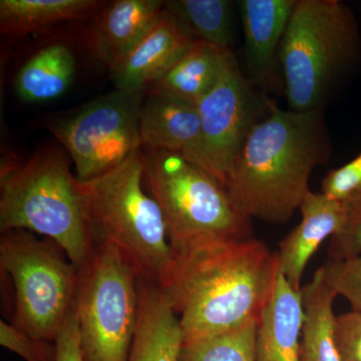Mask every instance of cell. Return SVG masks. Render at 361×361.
<instances>
[{"instance_id": "obj_1", "label": "cell", "mask_w": 361, "mask_h": 361, "mask_svg": "<svg viewBox=\"0 0 361 361\" xmlns=\"http://www.w3.org/2000/svg\"><path fill=\"white\" fill-rule=\"evenodd\" d=\"M166 294L179 316L184 345L259 322L276 279L278 262L260 240H228L176 257Z\"/></svg>"}, {"instance_id": "obj_2", "label": "cell", "mask_w": 361, "mask_h": 361, "mask_svg": "<svg viewBox=\"0 0 361 361\" xmlns=\"http://www.w3.org/2000/svg\"><path fill=\"white\" fill-rule=\"evenodd\" d=\"M268 115L252 128L226 189L250 219L283 224L310 193L313 170L330 155L322 110H282L267 104Z\"/></svg>"}, {"instance_id": "obj_3", "label": "cell", "mask_w": 361, "mask_h": 361, "mask_svg": "<svg viewBox=\"0 0 361 361\" xmlns=\"http://www.w3.org/2000/svg\"><path fill=\"white\" fill-rule=\"evenodd\" d=\"M58 145L25 163L4 164L0 175V232L27 230L51 239L78 269L96 243L84 183Z\"/></svg>"}, {"instance_id": "obj_4", "label": "cell", "mask_w": 361, "mask_h": 361, "mask_svg": "<svg viewBox=\"0 0 361 361\" xmlns=\"http://www.w3.org/2000/svg\"><path fill=\"white\" fill-rule=\"evenodd\" d=\"M142 148L101 177L84 183L96 239L121 252L142 281L167 290L177 261L160 206L142 189Z\"/></svg>"}, {"instance_id": "obj_5", "label": "cell", "mask_w": 361, "mask_h": 361, "mask_svg": "<svg viewBox=\"0 0 361 361\" xmlns=\"http://www.w3.org/2000/svg\"><path fill=\"white\" fill-rule=\"evenodd\" d=\"M142 160L175 257L207 244L253 237L250 218L203 169L164 149L142 148Z\"/></svg>"}, {"instance_id": "obj_6", "label": "cell", "mask_w": 361, "mask_h": 361, "mask_svg": "<svg viewBox=\"0 0 361 361\" xmlns=\"http://www.w3.org/2000/svg\"><path fill=\"white\" fill-rule=\"evenodd\" d=\"M360 30L338 0H297L280 45L285 94L292 111L320 110L336 78L355 59Z\"/></svg>"}, {"instance_id": "obj_7", "label": "cell", "mask_w": 361, "mask_h": 361, "mask_svg": "<svg viewBox=\"0 0 361 361\" xmlns=\"http://www.w3.org/2000/svg\"><path fill=\"white\" fill-rule=\"evenodd\" d=\"M0 269L13 284L11 323L35 338L56 342L75 311L77 266L51 239L13 229L0 236Z\"/></svg>"}, {"instance_id": "obj_8", "label": "cell", "mask_w": 361, "mask_h": 361, "mask_svg": "<svg viewBox=\"0 0 361 361\" xmlns=\"http://www.w3.org/2000/svg\"><path fill=\"white\" fill-rule=\"evenodd\" d=\"M75 316L84 361H127L137 329L139 277L121 252L96 239L80 268Z\"/></svg>"}, {"instance_id": "obj_9", "label": "cell", "mask_w": 361, "mask_h": 361, "mask_svg": "<svg viewBox=\"0 0 361 361\" xmlns=\"http://www.w3.org/2000/svg\"><path fill=\"white\" fill-rule=\"evenodd\" d=\"M147 92L116 90L45 123L80 182L106 174L142 148L140 113Z\"/></svg>"}, {"instance_id": "obj_10", "label": "cell", "mask_w": 361, "mask_h": 361, "mask_svg": "<svg viewBox=\"0 0 361 361\" xmlns=\"http://www.w3.org/2000/svg\"><path fill=\"white\" fill-rule=\"evenodd\" d=\"M197 109L200 134L184 158L226 187L240 152L258 122L257 99L232 51L226 58L217 84Z\"/></svg>"}, {"instance_id": "obj_11", "label": "cell", "mask_w": 361, "mask_h": 361, "mask_svg": "<svg viewBox=\"0 0 361 361\" xmlns=\"http://www.w3.org/2000/svg\"><path fill=\"white\" fill-rule=\"evenodd\" d=\"M164 9L152 32L118 65L111 68L116 90L123 92L148 90L196 44Z\"/></svg>"}, {"instance_id": "obj_12", "label": "cell", "mask_w": 361, "mask_h": 361, "mask_svg": "<svg viewBox=\"0 0 361 361\" xmlns=\"http://www.w3.org/2000/svg\"><path fill=\"white\" fill-rule=\"evenodd\" d=\"M299 210L301 222L280 242L279 251L275 253L280 272L297 291L302 287L306 265L322 242L336 234L345 213L342 202L311 191Z\"/></svg>"}, {"instance_id": "obj_13", "label": "cell", "mask_w": 361, "mask_h": 361, "mask_svg": "<svg viewBox=\"0 0 361 361\" xmlns=\"http://www.w3.org/2000/svg\"><path fill=\"white\" fill-rule=\"evenodd\" d=\"M164 9L165 1L161 0H115L99 9L94 49L110 70L152 32Z\"/></svg>"}, {"instance_id": "obj_14", "label": "cell", "mask_w": 361, "mask_h": 361, "mask_svg": "<svg viewBox=\"0 0 361 361\" xmlns=\"http://www.w3.org/2000/svg\"><path fill=\"white\" fill-rule=\"evenodd\" d=\"M304 311L300 291L280 270L256 332L255 361H301Z\"/></svg>"}, {"instance_id": "obj_15", "label": "cell", "mask_w": 361, "mask_h": 361, "mask_svg": "<svg viewBox=\"0 0 361 361\" xmlns=\"http://www.w3.org/2000/svg\"><path fill=\"white\" fill-rule=\"evenodd\" d=\"M184 338L163 289L139 279L137 329L127 361H179Z\"/></svg>"}, {"instance_id": "obj_16", "label": "cell", "mask_w": 361, "mask_h": 361, "mask_svg": "<svg viewBox=\"0 0 361 361\" xmlns=\"http://www.w3.org/2000/svg\"><path fill=\"white\" fill-rule=\"evenodd\" d=\"M142 148L164 149L184 157L200 134V116L195 104L147 92L140 113Z\"/></svg>"}, {"instance_id": "obj_17", "label": "cell", "mask_w": 361, "mask_h": 361, "mask_svg": "<svg viewBox=\"0 0 361 361\" xmlns=\"http://www.w3.org/2000/svg\"><path fill=\"white\" fill-rule=\"evenodd\" d=\"M297 0H242L239 2L245 56L253 77L271 78L275 56Z\"/></svg>"}, {"instance_id": "obj_18", "label": "cell", "mask_w": 361, "mask_h": 361, "mask_svg": "<svg viewBox=\"0 0 361 361\" xmlns=\"http://www.w3.org/2000/svg\"><path fill=\"white\" fill-rule=\"evenodd\" d=\"M77 73L78 56L73 45L54 39L39 47L21 65L14 78V90L25 103H47L70 90Z\"/></svg>"}, {"instance_id": "obj_19", "label": "cell", "mask_w": 361, "mask_h": 361, "mask_svg": "<svg viewBox=\"0 0 361 361\" xmlns=\"http://www.w3.org/2000/svg\"><path fill=\"white\" fill-rule=\"evenodd\" d=\"M230 51L231 49L197 42L148 92L197 106L217 84Z\"/></svg>"}, {"instance_id": "obj_20", "label": "cell", "mask_w": 361, "mask_h": 361, "mask_svg": "<svg viewBox=\"0 0 361 361\" xmlns=\"http://www.w3.org/2000/svg\"><path fill=\"white\" fill-rule=\"evenodd\" d=\"M304 318L301 331V361H341L336 339V316L332 288L322 267L300 289Z\"/></svg>"}, {"instance_id": "obj_21", "label": "cell", "mask_w": 361, "mask_h": 361, "mask_svg": "<svg viewBox=\"0 0 361 361\" xmlns=\"http://www.w3.org/2000/svg\"><path fill=\"white\" fill-rule=\"evenodd\" d=\"M104 4L99 0H1L0 32L23 37L65 21L84 20Z\"/></svg>"}, {"instance_id": "obj_22", "label": "cell", "mask_w": 361, "mask_h": 361, "mask_svg": "<svg viewBox=\"0 0 361 361\" xmlns=\"http://www.w3.org/2000/svg\"><path fill=\"white\" fill-rule=\"evenodd\" d=\"M165 9L196 42L231 49L233 2L228 0H169Z\"/></svg>"}, {"instance_id": "obj_23", "label": "cell", "mask_w": 361, "mask_h": 361, "mask_svg": "<svg viewBox=\"0 0 361 361\" xmlns=\"http://www.w3.org/2000/svg\"><path fill=\"white\" fill-rule=\"evenodd\" d=\"M258 322L222 336L184 345L179 361H255Z\"/></svg>"}, {"instance_id": "obj_24", "label": "cell", "mask_w": 361, "mask_h": 361, "mask_svg": "<svg viewBox=\"0 0 361 361\" xmlns=\"http://www.w3.org/2000/svg\"><path fill=\"white\" fill-rule=\"evenodd\" d=\"M344 204L343 221L330 237L329 260L339 261L361 256V195Z\"/></svg>"}, {"instance_id": "obj_25", "label": "cell", "mask_w": 361, "mask_h": 361, "mask_svg": "<svg viewBox=\"0 0 361 361\" xmlns=\"http://www.w3.org/2000/svg\"><path fill=\"white\" fill-rule=\"evenodd\" d=\"M0 344L26 361H56L58 358L56 342L35 338L4 320L0 322Z\"/></svg>"}, {"instance_id": "obj_26", "label": "cell", "mask_w": 361, "mask_h": 361, "mask_svg": "<svg viewBox=\"0 0 361 361\" xmlns=\"http://www.w3.org/2000/svg\"><path fill=\"white\" fill-rule=\"evenodd\" d=\"M325 276L338 295L348 299L351 310L361 311V256L348 260H327Z\"/></svg>"}, {"instance_id": "obj_27", "label": "cell", "mask_w": 361, "mask_h": 361, "mask_svg": "<svg viewBox=\"0 0 361 361\" xmlns=\"http://www.w3.org/2000/svg\"><path fill=\"white\" fill-rule=\"evenodd\" d=\"M322 193L338 202H346L361 195V152L353 161L325 176Z\"/></svg>"}, {"instance_id": "obj_28", "label": "cell", "mask_w": 361, "mask_h": 361, "mask_svg": "<svg viewBox=\"0 0 361 361\" xmlns=\"http://www.w3.org/2000/svg\"><path fill=\"white\" fill-rule=\"evenodd\" d=\"M336 339L341 361H361V311L336 316Z\"/></svg>"}, {"instance_id": "obj_29", "label": "cell", "mask_w": 361, "mask_h": 361, "mask_svg": "<svg viewBox=\"0 0 361 361\" xmlns=\"http://www.w3.org/2000/svg\"><path fill=\"white\" fill-rule=\"evenodd\" d=\"M56 343L58 346L56 361H84L80 351V334L75 310L66 320Z\"/></svg>"}]
</instances>
